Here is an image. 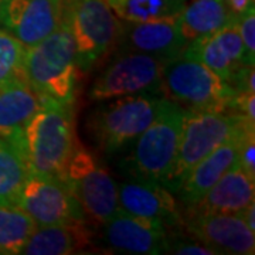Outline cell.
<instances>
[{"mask_svg": "<svg viewBox=\"0 0 255 255\" xmlns=\"http://www.w3.org/2000/svg\"><path fill=\"white\" fill-rule=\"evenodd\" d=\"M40 97V107L24 125L17 146L31 173L60 176L78 143L73 105Z\"/></svg>", "mask_w": 255, "mask_h": 255, "instance_id": "6da1fadb", "label": "cell"}, {"mask_svg": "<svg viewBox=\"0 0 255 255\" xmlns=\"http://www.w3.org/2000/svg\"><path fill=\"white\" fill-rule=\"evenodd\" d=\"M24 78L37 95L74 105L78 65L73 34L64 20L50 36L26 48Z\"/></svg>", "mask_w": 255, "mask_h": 255, "instance_id": "7a4b0ae2", "label": "cell"}, {"mask_svg": "<svg viewBox=\"0 0 255 255\" xmlns=\"http://www.w3.org/2000/svg\"><path fill=\"white\" fill-rule=\"evenodd\" d=\"M186 110L166 100L153 122L128 147L119 164L128 179L159 183L164 186L170 174Z\"/></svg>", "mask_w": 255, "mask_h": 255, "instance_id": "3957f363", "label": "cell"}, {"mask_svg": "<svg viewBox=\"0 0 255 255\" xmlns=\"http://www.w3.org/2000/svg\"><path fill=\"white\" fill-rule=\"evenodd\" d=\"M166 100L163 94H136L101 101L88 119L95 145L107 156L127 150L159 115Z\"/></svg>", "mask_w": 255, "mask_h": 255, "instance_id": "277c9868", "label": "cell"}, {"mask_svg": "<svg viewBox=\"0 0 255 255\" xmlns=\"http://www.w3.org/2000/svg\"><path fill=\"white\" fill-rule=\"evenodd\" d=\"M246 125L255 124L231 112L186 110L173 166L164 187L174 194L201 159Z\"/></svg>", "mask_w": 255, "mask_h": 255, "instance_id": "5b68a950", "label": "cell"}, {"mask_svg": "<svg viewBox=\"0 0 255 255\" xmlns=\"http://www.w3.org/2000/svg\"><path fill=\"white\" fill-rule=\"evenodd\" d=\"M162 94L184 110L228 112L237 91L204 64L180 54L164 64Z\"/></svg>", "mask_w": 255, "mask_h": 255, "instance_id": "8992f818", "label": "cell"}, {"mask_svg": "<svg viewBox=\"0 0 255 255\" xmlns=\"http://www.w3.org/2000/svg\"><path fill=\"white\" fill-rule=\"evenodd\" d=\"M58 177L73 191L87 221L102 226L119 209L118 183L97 156L78 143Z\"/></svg>", "mask_w": 255, "mask_h": 255, "instance_id": "52a82bcc", "label": "cell"}, {"mask_svg": "<svg viewBox=\"0 0 255 255\" xmlns=\"http://www.w3.org/2000/svg\"><path fill=\"white\" fill-rule=\"evenodd\" d=\"M78 70L88 73L117 43L121 21L105 0H64Z\"/></svg>", "mask_w": 255, "mask_h": 255, "instance_id": "ba28073f", "label": "cell"}, {"mask_svg": "<svg viewBox=\"0 0 255 255\" xmlns=\"http://www.w3.org/2000/svg\"><path fill=\"white\" fill-rule=\"evenodd\" d=\"M166 61L152 55L124 51L117 53L90 90L91 101H107L136 94H162Z\"/></svg>", "mask_w": 255, "mask_h": 255, "instance_id": "9c48e42d", "label": "cell"}, {"mask_svg": "<svg viewBox=\"0 0 255 255\" xmlns=\"http://www.w3.org/2000/svg\"><path fill=\"white\" fill-rule=\"evenodd\" d=\"M16 207L28 214L37 226L87 221L73 191L57 176L30 172Z\"/></svg>", "mask_w": 255, "mask_h": 255, "instance_id": "30bf717a", "label": "cell"}, {"mask_svg": "<svg viewBox=\"0 0 255 255\" xmlns=\"http://www.w3.org/2000/svg\"><path fill=\"white\" fill-rule=\"evenodd\" d=\"M183 227L200 243L219 255H253L255 233L238 214L230 213H184Z\"/></svg>", "mask_w": 255, "mask_h": 255, "instance_id": "8fae6325", "label": "cell"}, {"mask_svg": "<svg viewBox=\"0 0 255 255\" xmlns=\"http://www.w3.org/2000/svg\"><path fill=\"white\" fill-rule=\"evenodd\" d=\"M115 46L117 53H142L167 63L182 54L187 43L180 33L176 14L142 23L121 20Z\"/></svg>", "mask_w": 255, "mask_h": 255, "instance_id": "7c38bea8", "label": "cell"}, {"mask_svg": "<svg viewBox=\"0 0 255 255\" xmlns=\"http://www.w3.org/2000/svg\"><path fill=\"white\" fill-rule=\"evenodd\" d=\"M64 0H7L0 26L26 47L36 46L63 24Z\"/></svg>", "mask_w": 255, "mask_h": 255, "instance_id": "4fadbf2b", "label": "cell"}, {"mask_svg": "<svg viewBox=\"0 0 255 255\" xmlns=\"http://www.w3.org/2000/svg\"><path fill=\"white\" fill-rule=\"evenodd\" d=\"M104 226V241L121 254H167V228L118 209Z\"/></svg>", "mask_w": 255, "mask_h": 255, "instance_id": "5bb4252c", "label": "cell"}, {"mask_svg": "<svg viewBox=\"0 0 255 255\" xmlns=\"http://www.w3.org/2000/svg\"><path fill=\"white\" fill-rule=\"evenodd\" d=\"M119 209L132 216L153 220L167 228L182 227V210L174 194L159 183L128 179L118 183Z\"/></svg>", "mask_w": 255, "mask_h": 255, "instance_id": "9a60e30c", "label": "cell"}, {"mask_svg": "<svg viewBox=\"0 0 255 255\" xmlns=\"http://www.w3.org/2000/svg\"><path fill=\"white\" fill-rule=\"evenodd\" d=\"M183 55L204 64L213 73L230 82L243 63L244 47L238 31V17H234L217 31L190 41L182 51Z\"/></svg>", "mask_w": 255, "mask_h": 255, "instance_id": "2e32d148", "label": "cell"}, {"mask_svg": "<svg viewBox=\"0 0 255 255\" xmlns=\"http://www.w3.org/2000/svg\"><path fill=\"white\" fill-rule=\"evenodd\" d=\"M248 129H255V125H246L241 128L237 133L228 137L226 142H223L211 153L201 159L189 172L179 190L174 193L184 209H189L196 204L231 166L237 163L240 143L243 135Z\"/></svg>", "mask_w": 255, "mask_h": 255, "instance_id": "e0dca14e", "label": "cell"}, {"mask_svg": "<svg viewBox=\"0 0 255 255\" xmlns=\"http://www.w3.org/2000/svg\"><path fill=\"white\" fill-rule=\"evenodd\" d=\"M255 199V179L236 163L214 183L196 204L184 213L238 214Z\"/></svg>", "mask_w": 255, "mask_h": 255, "instance_id": "ac0fdd59", "label": "cell"}, {"mask_svg": "<svg viewBox=\"0 0 255 255\" xmlns=\"http://www.w3.org/2000/svg\"><path fill=\"white\" fill-rule=\"evenodd\" d=\"M87 221H68L53 226H37L20 254L67 255L91 246L92 230Z\"/></svg>", "mask_w": 255, "mask_h": 255, "instance_id": "d6986e66", "label": "cell"}, {"mask_svg": "<svg viewBox=\"0 0 255 255\" xmlns=\"http://www.w3.org/2000/svg\"><path fill=\"white\" fill-rule=\"evenodd\" d=\"M40 107V97L27 82L9 84L0 88V139L16 145L28 119Z\"/></svg>", "mask_w": 255, "mask_h": 255, "instance_id": "ffe728a7", "label": "cell"}, {"mask_svg": "<svg viewBox=\"0 0 255 255\" xmlns=\"http://www.w3.org/2000/svg\"><path fill=\"white\" fill-rule=\"evenodd\" d=\"M234 17L226 0H193L186 3L177 14V23L183 38L189 44L199 37L207 36L224 27Z\"/></svg>", "mask_w": 255, "mask_h": 255, "instance_id": "44dd1931", "label": "cell"}, {"mask_svg": "<svg viewBox=\"0 0 255 255\" xmlns=\"http://www.w3.org/2000/svg\"><path fill=\"white\" fill-rule=\"evenodd\" d=\"M30 169L21 149L13 140L0 139V204L17 206Z\"/></svg>", "mask_w": 255, "mask_h": 255, "instance_id": "7402d4cb", "label": "cell"}, {"mask_svg": "<svg viewBox=\"0 0 255 255\" xmlns=\"http://www.w3.org/2000/svg\"><path fill=\"white\" fill-rule=\"evenodd\" d=\"M122 21H150L179 14L187 0H105Z\"/></svg>", "mask_w": 255, "mask_h": 255, "instance_id": "603a6c76", "label": "cell"}, {"mask_svg": "<svg viewBox=\"0 0 255 255\" xmlns=\"http://www.w3.org/2000/svg\"><path fill=\"white\" fill-rule=\"evenodd\" d=\"M37 224L16 206L0 204V255H17Z\"/></svg>", "mask_w": 255, "mask_h": 255, "instance_id": "cb8c5ba5", "label": "cell"}, {"mask_svg": "<svg viewBox=\"0 0 255 255\" xmlns=\"http://www.w3.org/2000/svg\"><path fill=\"white\" fill-rule=\"evenodd\" d=\"M26 48L7 30L0 27V88L9 84L26 82L24 55Z\"/></svg>", "mask_w": 255, "mask_h": 255, "instance_id": "d4e9b609", "label": "cell"}, {"mask_svg": "<svg viewBox=\"0 0 255 255\" xmlns=\"http://www.w3.org/2000/svg\"><path fill=\"white\" fill-rule=\"evenodd\" d=\"M167 231V254L177 255H219L214 250L200 243L190 233L182 234V231Z\"/></svg>", "mask_w": 255, "mask_h": 255, "instance_id": "484cf974", "label": "cell"}, {"mask_svg": "<svg viewBox=\"0 0 255 255\" xmlns=\"http://www.w3.org/2000/svg\"><path fill=\"white\" fill-rule=\"evenodd\" d=\"M238 31L244 47L243 63L254 65L255 63V9L250 7L246 13L238 16Z\"/></svg>", "mask_w": 255, "mask_h": 255, "instance_id": "4316f807", "label": "cell"}, {"mask_svg": "<svg viewBox=\"0 0 255 255\" xmlns=\"http://www.w3.org/2000/svg\"><path fill=\"white\" fill-rule=\"evenodd\" d=\"M238 163L255 179V129H248L243 135L238 150Z\"/></svg>", "mask_w": 255, "mask_h": 255, "instance_id": "83f0119b", "label": "cell"}, {"mask_svg": "<svg viewBox=\"0 0 255 255\" xmlns=\"http://www.w3.org/2000/svg\"><path fill=\"white\" fill-rule=\"evenodd\" d=\"M228 9L231 10L233 14L241 16L243 13H246L250 7H253L255 0H226Z\"/></svg>", "mask_w": 255, "mask_h": 255, "instance_id": "f1b7e54d", "label": "cell"}, {"mask_svg": "<svg viewBox=\"0 0 255 255\" xmlns=\"http://www.w3.org/2000/svg\"><path fill=\"white\" fill-rule=\"evenodd\" d=\"M238 216H240V217L243 219V221L246 223L247 227L250 228V230H253L255 233V201L250 203L246 209L241 210V211L238 213Z\"/></svg>", "mask_w": 255, "mask_h": 255, "instance_id": "f546056e", "label": "cell"}, {"mask_svg": "<svg viewBox=\"0 0 255 255\" xmlns=\"http://www.w3.org/2000/svg\"><path fill=\"white\" fill-rule=\"evenodd\" d=\"M6 1H7V0H0V20H1V14H3L4 6H6Z\"/></svg>", "mask_w": 255, "mask_h": 255, "instance_id": "4dcf8cb0", "label": "cell"}]
</instances>
